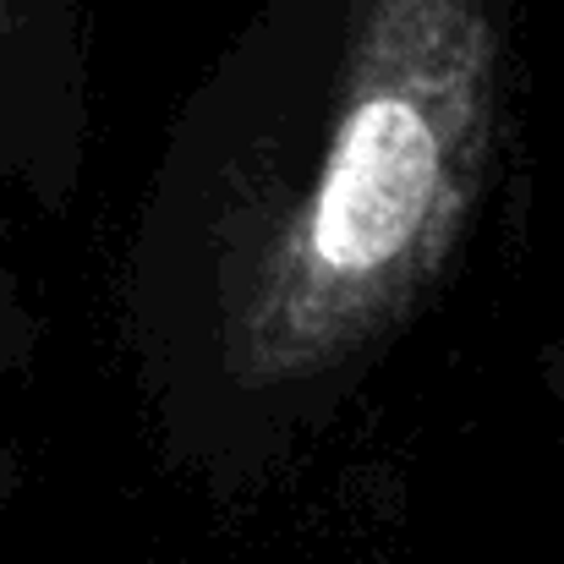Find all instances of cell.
Masks as SVG:
<instances>
[{
  "mask_svg": "<svg viewBox=\"0 0 564 564\" xmlns=\"http://www.w3.org/2000/svg\"><path fill=\"white\" fill-rule=\"evenodd\" d=\"M521 0H258L165 127L116 274L160 460L302 471L466 274L521 149Z\"/></svg>",
  "mask_w": 564,
  "mask_h": 564,
  "instance_id": "6da1fadb",
  "label": "cell"
},
{
  "mask_svg": "<svg viewBox=\"0 0 564 564\" xmlns=\"http://www.w3.org/2000/svg\"><path fill=\"white\" fill-rule=\"evenodd\" d=\"M0 116L22 149L28 197L66 208L88 160L83 0H0Z\"/></svg>",
  "mask_w": 564,
  "mask_h": 564,
  "instance_id": "7a4b0ae2",
  "label": "cell"
},
{
  "mask_svg": "<svg viewBox=\"0 0 564 564\" xmlns=\"http://www.w3.org/2000/svg\"><path fill=\"white\" fill-rule=\"evenodd\" d=\"M6 187L28 192V165H22V149L0 116V510L11 505L22 471H17V444H11V405H17V389L22 378L33 373V357H39V318L28 307V285H22V269L11 263V219H6Z\"/></svg>",
  "mask_w": 564,
  "mask_h": 564,
  "instance_id": "3957f363",
  "label": "cell"
},
{
  "mask_svg": "<svg viewBox=\"0 0 564 564\" xmlns=\"http://www.w3.org/2000/svg\"><path fill=\"white\" fill-rule=\"evenodd\" d=\"M538 383L549 394V411H554V438H560V460H564V340H549L538 351Z\"/></svg>",
  "mask_w": 564,
  "mask_h": 564,
  "instance_id": "277c9868",
  "label": "cell"
}]
</instances>
